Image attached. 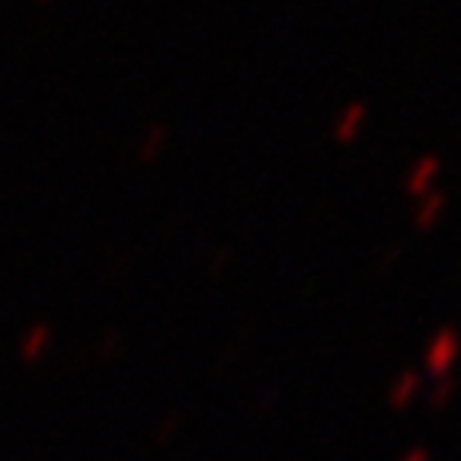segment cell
<instances>
[{
	"label": "cell",
	"instance_id": "6da1fadb",
	"mask_svg": "<svg viewBox=\"0 0 461 461\" xmlns=\"http://www.w3.org/2000/svg\"><path fill=\"white\" fill-rule=\"evenodd\" d=\"M366 119H368L366 103H349V106L339 113L337 122H333V141L353 144L356 138L362 135V125H366Z\"/></svg>",
	"mask_w": 461,
	"mask_h": 461
},
{
	"label": "cell",
	"instance_id": "7a4b0ae2",
	"mask_svg": "<svg viewBox=\"0 0 461 461\" xmlns=\"http://www.w3.org/2000/svg\"><path fill=\"white\" fill-rule=\"evenodd\" d=\"M436 176H439V160L432 158V154H429V158H420L417 164H413V170L407 173V183H403V189H407L411 195H429Z\"/></svg>",
	"mask_w": 461,
	"mask_h": 461
},
{
	"label": "cell",
	"instance_id": "3957f363",
	"mask_svg": "<svg viewBox=\"0 0 461 461\" xmlns=\"http://www.w3.org/2000/svg\"><path fill=\"white\" fill-rule=\"evenodd\" d=\"M442 212H446V195H442V193L423 195V205H420L417 215H413L417 230H432V228H436V221L442 218Z\"/></svg>",
	"mask_w": 461,
	"mask_h": 461
},
{
	"label": "cell",
	"instance_id": "277c9868",
	"mask_svg": "<svg viewBox=\"0 0 461 461\" xmlns=\"http://www.w3.org/2000/svg\"><path fill=\"white\" fill-rule=\"evenodd\" d=\"M164 141H167V129H164V125H154V129L148 131V138H144V144H141V160H144V164L158 158L160 148H164Z\"/></svg>",
	"mask_w": 461,
	"mask_h": 461
},
{
	"label": "cell",
	"instance_id": "5b68a950",
	"mask_svg": "<svg viewBox=\"0 0 461 461\" xmlns=\"http://www.w3.org/2000/svg\"><path fill=\"white\" fill-rule=\"evenodd\" d=\"M36 4H49V0H36Z\"/></svg>",
	"mask_w": 461,
	"mask_h": 461
}]
</instances>
